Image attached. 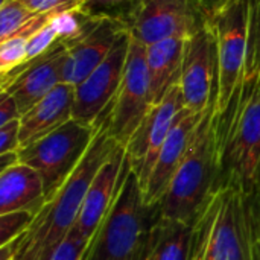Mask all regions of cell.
Here are the masks:
<instances>
[{"instance_id": "obj_7", "label": "cell", "mask_w": 260, "mask_h": 260, "mask_svg": "<svg viewBox=\"0 0 260 260\" xmlns=\"http://www.w3.org/2000/svg\"><path fill=\"white\" fill-rule=\"evenodd\" d=\"M256 216V189L225 187L215 221L209 260H251Z\"/></svg>"}, {"instance_id": "obj_24", "label": "cell", "mask_w": 260, "mask_h": 260, "mask_svg": "<svg viewBox=\"0 0 260 260\" xmlns=\"http://www.w3.org/2000/svg\"><path fill=\"white\" fill-rule=\"evenodd\" d=\"M30 38L32 37L24 34H14L11 38L0 41V76H5L24 64Z\"/></svg>"}, {"instance_id": "obj_14", "label": "cell", "mask_w": 260, "mask_h": 260, "mask_svg": "<svg viewBox=\"0 0 260 260\" xmlns=\"http://www.w3.org/2000/svg\"><path fill=\"white\" fill-rule=\"evenodd\" d=\"M125 21L117 18H101L81 37L66 44V62L62 82L81 84L128 34Z\"/></svg>"}, {"instance_id": "obj_6", "label": "cell", "mask_w": 260, "mask_h": 260, "mask_svg": "<svg viewBox=\"0 0 260 260\" xmlns=\"http://www.w3.org/2000/svg\"><path fill=\"white\" fill-rule=\"evenodd\" d=\"M152 107L146 47L129 35L125 73L114 99L105 110L110 134L125 146Z\"/></svg>"}, {"instance_id": "obj_5", "label": "cell", "mask_w": 260, "mask_h": 260, "mask_svg": "<svg viewBox=\"0 0 260 260\" xmlns=\"http://www.w3.org/2000/svg\"><path fill=\"white\" fill-rule=\"evenodd\" d=\"M96 134V126L69 120L53 133L18 149L20 163L34 168L43 178L46 200L69 180L82 161Z\"/></svg>"}, {"instance_id": "obj_31", "label": "cell", "mask_w": 260, "mask_h": 260, "mask_svg": "<svg viewBox=\"0 0 260 260\" xmlns=\"http://www.w3.org/2000/svg\"><path fill=\"white\" fill-rule=\"evenodd\" d=\"M250 46L260 49V0H250Z\"/></svg>"}, {"instance_id": "obj_26", "label": "cell", "mask_w": 260, "mask_h": 260, "mask_svg": "<svg viewBox=\"0 0 260 260\" xmlns=\"http://www.w3.org/2000/svg\"><path fill=\"white\" fill-rule=\"evenodd\" d=\"M88 244L90 241L87 239H81L73 235H69L66 241L55 251L52 260H82Z\"/></svg>"}, {"instance_id": "obj_20", "label": "cell", "mask_w": 260, "mask_h": 260, "mask_svg": "<svg viewBox=\"0 0 260 260\" xmlns=\"http://www.w3.org/2000/svg\"><path fill=\"white\" fill-rule=\"evenodd\" d=\"M192 222L158 219L151 241V250L146 260H190L193 244Z\"/></svg>"}, {"instance_id": "obj_21", "label": "cell", "mask_w": 260, "mask_h": 260, "mask_svg": "<svg viewBox=\"0 0 260 260\" xmlns=\"http://www.w3.org/2000/svg\"><path fill=\"white\" fill-rule=\"evenodd\" d=\"M221 193H222V189L215 190L195 218L190 260H209L212 233H213L215 221H216L219 206H221Z\"/></svg>"}, {"instance_id": "obj_12", "label": "cell", "mask_w": 260, "mask_h": 260, "mask_svg": "<svg viewBox=\"0 0 260 260\" xmlns=\"http://www.w3.org/2000/svg\"><path fill=\"white\" fill-rule=\"evenodd\" d=\"M129 32L114 46L110 55L75 87L73 119L94 126L96 120L114 99L128 61Z\"/></svg>"}, {"instance_id": "obj_13", "label": "cell", "mask_w": 260, "mask_h": 260, "mask_svg": "<svg viewBox=\"0 0 260 260\" xmlns=\"http://www.w3.org/2000/svg\"><path fill=\"white\" fill-rule=\"evenodd\" d=\"M66 53V44L59 41L37 59L0 76V91L14 98L21 116L62 82Z\"/></svg>"}, {"instance_id": "obj_1", "label": "cell", "mask_w": 260, "mask_h": 260, "mask_svg": "<svg viewBox=\"0 0 260 260\" xmlns=\"http://www.w3.org/2000/svg\"><path fill=\"white\" fill-rule=\"evenodd\" d=\"M94 126V139L79 166L56 193L46 200L29 230L15 242L0 248L2 260H52L58 247L70 235L91 180L120 146L110 134L105 111Z\"/></svg>"}, {"instance_id": "obj_28", "label": "cell", "mask_w": 260, "mask_h": 260, "mask_svg": "<svg viewBox=\"0 0 260 260\" xmlns=\"http://www.w3.org/2000/svg\"><path fill=\"white\" fill-rule=\"evenodd\" d=\"M20 149V119L0 126V154Z\"/></svg>"}, {"instance_id": "obj_25", "label": "cell", "mask_w": 260, "mask_h": 260, "mask_svg": "<svg viewBox=\"0 0 260 260\" xmlns=\"http://www.w3.org/2000/svg\"><path fill=\"white\" fill-rule=\"evenodd\" d=\"M38 212L20 210L0 215V248L20 239L32 225Z\"/></svg>"}, {"instance_id": "obj_23", "label": "cell", "mask_w": 260, "mask_h": 260, "mask_svg": "<svg viewBox=\"0 0 260 260\" xmlns=\"http://www.w3.org/2000/svg\"><path fill=\"white\" fill-rule=\"evenodd\" d=\"M139 2L140 0H79L78 9L90 17L117 18L128 23Z\"/></svg>"}, {"instance_id": "obj_33", "label": "cell", "mask_w": 260, "mask_h": 260, "mask_svg": "<svg viewBox=\"0 0 260 260\" xmlns=\"http://www.w3.org/2000/svg\"><path fill=\"white\" fill-rule=\"evenodd\" d=\"M17 163H20L18 151H11V152L0 154V168H2V171H6V169L12 168Z\"/></svg>"}, {"instance_id": "obj_22", "label": "cell", "mask_w": 260, "mask_h": 260, "mask_svg": "<svg viewBox=\"0 0 260 260\" xmlns=\"http://www.w3.org/2000/svg\"><path fill=\"white\" fill-rule=\"evenodd\" d=\"M38 14L30 11L20 0H2L0 5V41L11 38Z\"/></svg>"}, {"instance_id": "obj_3", "label": "cell", "mask_w": 260, "mask_h": 260, "mask_svg": "<svg viewBox=\"0 0 260 260\" xmlns=\"http://www.w3.org/2000/svg\"><path fill=\"white\" fill-rule=\"evenodd\" d=\"M160 218V206L145 203L139 177L125 155L117 195L82 260H146Z\"/></svg>"}, {"instance_id": "obj_16", "label": "cell", "mask_w": 260, "mask_h": 260, "mask_svg": "<svg viewBox=\"0 0 260 260\" xmlns=\"http://www.w3.org/2000/svg\"><path fill=\"white\" fill-rule=\"evenodd\" d=\"M125 165V146L120 145L116 152L101 166L94 178L91 180L85 198L81 206L79 216L70 232V235L90 241L98 227L107 216L111 204L117 195L120 178Z\"/></svg>"}, {"instance_id": "obj_10", "label": "cell", "mask_w": 260, "mask_h": 260, "mask_svg": "<svg viewBox=\"0 0 260 260\" xmlns=\"http://www.w3.org/2000/svg\"><path fill=\"white\" fill-rule=\"evenodd\" d=\"M218 81V46L212 23H206L186 40L178 85L184 107L203 114L213 102Z\"/></svg>"}, {"instance_id": "obj_8", "label": "cell", "mask_w": 260, "mask_h": 260, "mask_svg": "<svg viewBox=\"0 0 260 260\" xmlns=\"http://www.w3.org/2000/svg\"><path fill=\"white\" fill-rule=\"evenodd\" d=\"M218 46V81L215 105L221 113L227 108L245 70L250 40V2L235 5L212 21Z\"/></svg>"}, {"instance_id": "obj_32", "label": "cell", "mask_w": 260, "mask_h": 260, "mask_svg": "<svg viewBox=\"0 0 260 260\" xmlns=\"http://www.w3.org/2000/svg\"><path fill=\"white\" fill-rule=\"evenodd\" d=\"M251 260H260V189H256V216L251 241Z\"/></svg>"}, {"instance_id": "obj_19", "label": "cell", "mask_w": 260, "mask_h": 260, "mask_svg": "<svg viewBox=\"0 0 260 260\" xmlns=\"http://www.w3.org/2000/svg\"><path fill=\"white\" fill-rule=\"evenodd\" d=\"M186 40L168 38L146 47V67L154 105L180 81Z\"/></svg>"}, {"instance_id": "obj_30", "label": "cell", "mask_w": 260, "mask_h": 260, "mask_svg": "<svg viewBox=\"0 0 260 260\" xmlns=\"http://www.w3.org/2000/svg\"><path fill=\"white\" fill-rule=\"evenodd\" d=\"M20 117L21 114L14 98L8 94L6 91H0V126L12 120H17Z\"/></svg>"}, {"instance_id": "obj_18", "label": "cell", "mask_w": 260, "mask_h": 260, "mask_svg": "<svg viewBox=\"0 0 260 260\" xmlns=\"http://www.w3.org/2000/svg\"><path fill=\"white\" fill-rule=\"evenodd\" d=\"M46 203L44 183L41 175L24 163L0 172V215L35 210Z\"/></svg>"}, {"instance_id": "obj_4", "label": "cell", "mask_w": 260, "mask_h": 260, "mask_svg": "<svg viewBox=\"0 0 260 260\" xmlns=\"http://www.w3.org/2000/svg\"><path fill=\"white\" fill-rule=\"evenodd\" d=\"M218 113L213 99L193 133L180 169L158 204L161 216L169 221L192 222L210 195L218 190Z\"/></svg>"}, {"instance_id": "obj_2", "label": "cell", "mask_w": 260, "mask_h": 260, "mask_svg": "<svg viewBox=\"0 0 260 260\" xmlns=\"http://www.w3.org/2000/svg\"><path fill=\"white\" fill-rule=\"evenodd\" d=\"M219 174L216 189L253 192L260 165V58L247 56L245 70L224 111H218Z\"/></svg>"}, {"instance_id": "obj_27", "label": "cell", "mask_w": 260, "mask_h": 260, "mask_svg": "<svg viewBox=\"0 0 260 260\" xmlns=\"http://www.w3.org/2000/svg\"><path fill=\"white\" fill-rule=\"evenodd\" d=\"M244 2H250V0H193V3L197 5V8L200 9V12L203 14L207 23L215 21L221 14H224L235 5Z\"/></svg>"}, {"instance_id": "obj_15", "label": "cell", "mask_w": 260, "mask_h": 260, "mask_svg": "<svg viewBox=\"0 0 260 260\" xmlns=\"http://www.w3.org/2000/svg\"><path fill=\"white\" fill-rule=\"evenodd\" d=\"M203 114H197V113L190 111L189 108H183L178 113V116H177V119L161 146V151H160L158 158L152 168V172H151L145 187L142 189L143 200L146 204L155 206V204H160L161 200L165 198L177 171L180 169V166L186 157V152L192 142L193 133H195Z\"/></svg>"}, {"instance_id": "obj_11", "label": "cell", "mask_w": 260, "mask_h": 260, "mask_svg": "<svg viewBox=\"0 0 260 260\" xmlns=\"http://www.w3.org/2000/svg\"><path fill=\"white\" fill-rule=\"evenodd\" d=\"M186 108L178 82L155 104L142 120L136 133L125 145V155L131 169L137 174L142 189L145 187L161 146L178 116Z\"/></svg>"}, {"instance_id": "obj_9", "label": "cell", "mask_w": 260, "mask_h": 260, "mask_svg": "<svg viewBox=\"0 0 260 260\" xmlns=\"http://www.w3.org/2000/svg\"><path fill=\"white\" fill-rule=\"evenodd\" d=\"M193 0H140L128 20L133 38L145 47L168 38H190L206 24Z\"/></svg>"}, {"instance_id": "obj_17", "label": "cell", "mask_w": 260, "mask_h": 260, "mask_svg": "<svg viewBox=\"0 0 260 260\" xmlns=\"http://www.w3.org/2000/svg\"><path fill=\"white\" fill-rule=\"evenodd\" d=\"M75 85L61 82L20 117V148L53 133L73 119Z\"/></svg>"}, {"instance_id": "obj_34", "label": "cell", "mask_w": 260, "mask_h": 260, "mask_svg": "<svg viewBox=\"0 0 260 260\" xmlns=\"http://www.w3.org/2000/svg\"><path fill=\"white\" fill-rule=\"evenodd\" d=\"M254 186H256V189H260V165L259 168H257L256 177H254Z\"/></svg>"}, {"instance_id": "obj_29", "label": "cell", "mask_w": 260, "mask_h": 260, "mask_svg": "<svg viewBox=\"0 0 260 260\" xmlns=\"http://www.w3.org/2000/svg\"><path fill=\"white\" fill-rule=\"evenodd\" d=\"M20 2L37 14L75 9L79 5V0H20Z\"/></svg>"}]
</instances>
